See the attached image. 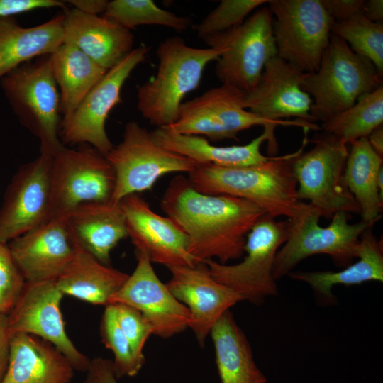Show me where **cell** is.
<instances>
[{
	"instance_id": "cell-1",
	"label": "cell",
	"mask_w": 383,
	"mask_h": 383,
	"mask_svg": "<svg viewBox=\"0 0 383 383\" xmlns=\"http://www.w3.org/2000/svg\"><path fill=\"white\" fill-rule=\"evenodd\" d=\"M160 206L187 235L189 252L199 262L216 259L226 264L240 258L248 233L266 214L243 199L201 193L182 174L170 182Z\"/></svg>"
},
{
	"instance_id": "cell-2",
	"label": "cell",
	"mask_w": 383,
	"mask_h": 383,
	"mask_svg": "<svg viewBox=\"0 0 383 383\" xmlns=\"http://www.w3.org/2000/svg\"><path fill=\"white\" fill-rule=\"evenodd\" d=\"M307 132L301 147L294 152L273 156L265 162L248 166L201 165L189 173L188 178L201 193L243 199L274 218L284 216L292 219L306 204L298 196L292 165L307 143Z\"/></svg>"
},
{
	"instance_id": "cell-3",
	"label": "cell",
	"mask_w": 383,
	"mask_h": 383,
	"mask_svg": "<svg viewBox=\"0 0 383 383\" xmlns=\"http://www.w3.org/2000/svg\"><path fill=\"white\" fill-rule=\"evenodd\" d=\"M220 53L211 48L191 47L179 36L161 42L155 75L138 88L137 108L143 117L157 127L174 123L183 99L199 87L206 67Z\"/></svg>"
},
{
	"instance_id": "cell-4",
	"label": "cell",
	"mask_w": 383,
	"mask_h": 383,
	"mask_svg": "<svg viewBox=\"0 0 383 383\" xmlns=\"http://www.w3.org/2000/svg\"><path fill=\"white\" fill-rule=\"evenodd\" d=\"M382 77L370 61L332 34L318 70L305 73L301 87L313 100L314 120L324 122L382 85Z\"/></svg>"
},
{
	"instance_id": "cell-5",
	"label": "cell",
	"mask_w": 383,
	"mask_h": 383,
	"mask_svg": "<svg viewBox=\"0 0 383 383\" xmlns=\"http://www.w3.org/2000/svg\"><path fill=\"white\" fill-rule=\"evenodd\" d=\"M0 84L19 123L38 138L40 153L53 156L65 146L59 135L60 92L49 55L12 70Z\"/></svg>"
},
{
	"instance_id": "cell-6",
	"label": "cell",
	"mask_w": 383,
	"mask_h": 383,
	"mask_svg": "<svg viewBox=\"0 0 383 383\" xmlns=\"http://www.w3.org/2000/svg\"><path fill=\"white\" fill-rule=\"evenodd\" d=\"M321 216L309 204L289 223L288 235L277 252L273 276L279 280L287 276L305 258L318 254L331 257L338 267H345L357 257L360 238L370 224L349 222V213L338 212L326 227L319 224Z\"/></svg>"
},
{
	"instance_id": "cell-7",
	"label": "cell",
	"mask_w": 383,
	"mask_h": 383,
	"mask_svg": "<svg viewBox=\"0 0 383 383\" xmlns=\"http://www.w3.org/2000/svg\"><path fill=\"white\" fill-rule=\"evenodd\" d=\"M288 227L287 220L277 221L265 214L246 236L244 259L234 265L205 260L209 274L243 301L262 305L266 298L278 294L273 267L277 252L287 240Z\"/></svg>"
},
{
	"instance_id": "cell-8",
	"label": "cell",
	"mask_w": 383,
	"mask_h": 383,
	"mask_svg": "<svg viewBox=\"0 0 383 383\" xmlns=\"http://www.w3.org/2000/svg\"><path fill=\"white\" fill-rule=\"evenodd\" d=\"M202 40L221 52L215 68L218 79L245 93L256 85L266 63L277 55L272 14L267 7L241 24Z\"/></svg>"
},
{
	"instance_id": "cell-9",
	"label": "cell",
	"mask_w": 383,
	"mask_h": 383,
	"mask_svg": "<svg viewBox=\"0 0 383 383\" xmlns=\"http://www.w3.org/2000/svg\"><path fill=\"white\" fill-rule=\"evenodd\" d=\"M314 146L292 161L299 199L307 200L321 217L331 218L338 212L360 213L343 180L348 155L347 144L326 133L312 140Z\"/></svg>"
},
{
	"instance_id": "cell-10",
	"label": "cell",
	"mask_w": 383,
	"mask_h": 383,
	"mask_svg": "<svg viewBox=\"0 0 383 383\" xmlns=\"http://www.w3.org/2000/svg\"><path fill=\"white\" fill-rule=\"evenodd\" d=\"M245 93L227 84L213 87L186 102L179 109L172 130L182 134L205 135L213 141L231 139L239 141L238 134L255 126H262L269 136L267 151L277 154L278 144L274 135L277 126L246 109Z\"/></svg>"
},
{
	"instance_id": "cell-11",
	"label": "cell",
	"mask_w": 383,
	"mask_h": 383,
	"mask_svg": "<svg viewBox=\"0 0 383 383\" xmlns=\"http://www.w3.org/2000/svg\"><path fill=\"white\" fill-rule=\"evenodd\" d=\"M116 176L111 201L151 190L162 176L192 172L199 165L157 144L151 132L136 121L126 123L121 143L106 155Z\"/></svg>"
},
{
	"instance_id": "cell-12",
	"label": "cell",
	"mask_w": 383,
	"mask_h": 383,
	"mask_svg": "<svg viewBox=\"0 0 383 383\" xmlns=\"http://www.w3.org/2000/svg\"><path fill=\"white\" fill-rule=\"evenodd\" d=\"M115 184L106 155L87 144L64 146L52 156L49 220L82 204L111 201Z\"/></svg>"
},
{
	"instance_id": "cell-13",
	"label": "cell",
	"mask_w": 383,
	"mask_h": 383,
	"mask_svg": "<svg viewBox=\"0 0 383 383\" xmlns=\"http://www.w3.org/2000/svg\"><path fill=\"white\" fill-rule=\"evenodd\" d=\"M279 57L306 73L316 72L328 47L333 19L321 0H271Z\"/></svg>"
},
{
	"instance_id": "cell-14",
	"label": "cell",
	"mask_w": 383,
	"mask_h": 383,
	"mask_svg": "<svg viewBox=\"0 0 383 383\" xmlns=\"http://www.w3.org/2000/svg\"><path fill=\"white\" fill-rule=\"evenodd\" d=\"M149 48L142 44L133 48L91 88L74 112L61 119L62 143L87 144L106 155L113 145L106 131L113 108L121 101V89L133 70L145 59Z\"/></svg>"
},
{
	"instance_id": "cell-15",
	"label": "cell",
	"mask_w": 383,
	"mask_h": 383,
	"mask_svg": "<svg viewBox=\"0 0 383 383\" xmlns=\"http://www.w3.org/2000/svg\"><path fill=\"white\" fill-rule=\"evenodd\" d=\"M305 73L278 56L271 58L256 85L245 93V108L277 126L318 130L311 114L313 100L301 87Z\"/></svg>"
},
{
	"instance_id": "cell-16",
	"label": "cell",
	"mask_w": 383,
	"mask_h": 383,
	"mask_svg": "<svg viewBox=\"0 0 383 383\" xmlns=\"http://www.w3.org/2000/svg\"><path fill=\"white\" fill-rule=\"evenodd\" d=\"M63 294L55 281L28 282L7 314L11 335L23 333L52 343L71 362L75 370H87L90 359L79 351L66 332L60 305Z\"/></svg>"
},
{
	"instance_id": "cell-17",
	"label": "cell",
	"mask_w": 383,
	"mask_h": 383,
	"mask_svg": "<svg viewBox=\"0 0 383 383\" xmlns=\"http://www.w3.org/2000/svg\"><path fill=\"white\" fill-rule=\"evenodd\" d=\"M52 156L40 153L21 165L0 207V240L8 243L49 220Z\"/></svg>"
},
{
	"instance_id": "cell-18",
	"label": "cell",
	"mask_w": 383,
	"mask_h": 383,
	"mask_svg": "<svg viewBox=\"0 0 383 383\" xmlns=\"http://www.w3.org/2000/svg\"><path fill=\"white\" fill-rule=\"evenodd\" d=\"M133 272L111 299L140 311L150 325L152 335L167 338L189 328L190 313L170 292L156 274L149 258L136 252Z\"/></svg>"
},
{
	"instance_id": "cell-19",
	"label": "cell",
	"mask_w": 383,
	"mask_h": 383,
	"mask_svg": "<svg viewBox=\"0 0 383 383\" xmlns=\"http://www.w3.org/2000/svg\"><path fill=\"white\" fill-rule=\"evenodd\" d=\"M120 202L128 237L136 252L167 268L199 263L189 252L185 233L170 218L155 213L139 194L128 195Z\"/></svg>"
},
{
	"instance_id": "cell-20",
	"label": "cell",
	"mask_w": 383,
	"mask_h": 383,
	"mask_svg": "<svg viewBox=\"0 0 383 383\" xmlns=\"http://www.w3.org/2000/svg\"><path fill=\"white\" fill-rule=\"evenodd\" d=\"M172 274L165 284L172 294L189 309L190 328L201 346L222 315L243 299L209 274L205 262L196 266L168 268Z\"/></svg>"
},
{
	"instance_id": "cell-21",
	"label": "cell",
	"mask_w": 383,
	"mask_h": 383,
	"mask_svg": "<svg viewBox=\"0 0 383 383\" xmlns=\"http://www.w3.org/2000/svg\"><path fill=\"white\" fill-rule=\"evenodd\" d=\"M7 244L28 282L56 281L75 253L62 217L50 219Z\"/></svg>"
},
{
	"instance_id": "cell-22",
	"label": "cell",
	"mask_w": 383,
	"mask_h": 383,
	"mask_svg": "<svg viewBox=\"0 0 383 383\" xmlns=\"http://www.w3.org/2000/svg\"><path fill=\"white\" fill-rule=\"evenodd\" d=\"M62 218L73 243L106 265L112 250L128 237L121 202L82 204Z\"/></svg>"
},
{
	"instance_id": "cell-23",
	"label": "cell",
	"mask_w": 383,
	"mask_h": 383,
	"mask_svg": "<svg viewBox=\"0 0 383 383\" xmlns=\"http://www.w3.org/2000/svg\"><path fill=\"white\" fill-rule=\"evenodd\" d=\"M64 42L74 45L102 67L109 70L133 48L130 30L98 15L74 8L63 13Z\"/></svg>"
},
{
	"instance_id": "cell-24",
	"label": "cell",
	"mask_w": 383,
	"mask_h": 383,
	"mask_svg": "<svg viewBox=\"0 0 383 383\" xmlns=\"http://www.w3.org/2000/svg\"><path fill=\"white\" fill-rule=\"evenodd\" d=\"M74 369L52 343L18 333L10 337V359L1 383H70Z\"/></svg>"
},
{
	"instance_id": "cell-25",
	"label": "cell",
	"mask_w": 383,
	"mask_h": 383,
	"mask_svg": "<svg viewBox=\"0 0 383 383\" xmlns=\"http://www.w3.org/2000/svg\"><path fill=\"white\" fill-rule=\"evenodd\" d=\"M155 141L165 148L184 156L199 165L243 167L260 164L272 157L262 154L260 148L269 136L265 131L243 145L216 146L199 135L179 133L168 126L151 131Z\"/></svg>"
},
{
	"instance_id": "cell-26",
	"label": "cell",
	"mask_w": 383,
	"mask_h": 383,
	"mask_svg": "<svg viewBox=\"0 0 383 383\" xmlns=\"http://www.w3.org/2000/svg\"><path fill=\"white\" fill-rule=\"evenodd\" d=\"M371 228L360 236L356 262L338 272L296 271L287 276L308 284L317 299L329 305L336 301L332 292L334 286L357 285L370 281L383 282V243L373 234Z\"/></svg>"
},
{
	"instance_id": "cell-27",
	"label": "cell",
	"mask_w": 383,
	"mask_h": 383,
	"mask_svg": "<svg viewBox=\"0 0 383 383\" xmlns=\"http://www.w3.org/2000/svg\"><path fill=\"white\" fill-rule=\"evenodd\" d=\"M63 14L24 28L12 17L0 18V79L35 57L50 55L64 43Z\"/></svg>"
},
{
	"instance_id": "cell-28",
	"label": "cell",
	"mask_w": 383,
	"mask_h": 383,
	"mask_svg": "<svg viewBox=\"0 0 383 383\" xmlns=\"http://www.w3.org/2000/svg\"><path fill=\"white\" fill-rule=\"evenodd\" d=\"M74 245L73 258L55 281L57 289L63 295L94 305H109L111 297L123 287L129 274L101 263Z\"/></svg>"
},
{
	"instance_id": "cell-29",
	"label": "cell",
	"mask_w": 383,
	"mask_h": 383,
	"mask_svg": "<svg viewBox=\"0 0 383 383\" xmlns=\"http://www.w3.org/2000/svg\"><path fill=\"white\" fill-rule=\"evenodd\" d=\"M221 383H267L257 367L251 346L230 310L210 332Z\"/></svg>"
},
{
	"instance_id": "cell-30",
	"label": "cell",
	"mask_w": 383,
	"mask_h": 383,
	"mask_svg": "<svg viewBox=\"0 0 383 383\" xmlns=\"http://www.w3.org/2000/svg\"><path fill=\"white\" fill-rule=\"evenodd\" d=\"M52 76L57 85L62 119L70 116L108 70L76 46L63 43L49 55Z\"/></svg>"
},
{
	"instance_id": "cell-31",
	"label": "cell",
	"mask_w": 383,
	"mask_h": 383,
	"mask_svg": "<svg viewBox=\"0 0 383 383\" xmlns=\"http://www.w3.org/2000/svg\"><path fill=\"white\" fill-rule=\"evenodd\" d=\"M350 144L343 183L360 208L362 221L373 226L382 217L383 198L377 181L383 169V157L372 149L367 138H359Z\"/></svg>"
},
{
	"instance_id": "cell-32",
	"label": "cell",
	"mask_w": 383,
	"mask_h": 383,
	"mask_svg": "<svg viewBox=\"0 0 383 383\" xmlns=\"http://www.w3.org/2000/svg\"><path fill=\"white\" fill-rule=\"evenodd\" d=\"M383 123V86L361 96L355 104L323 122L322 128L345 143L368 135Z\"/></svg>"
},
{
	"instance_id": "cell-33",
	"label": "cell",
	"mask_w": 383,
	"mask_h": 383,
	"mask_svg": "<svg viewBox=\"0 0 383 383\" xmlns=\"http://www.w3.org/2000/svg\"><path fill=\"white\" fill-rule=\"evenodd\" d=\"M103 17L130 30L139 26L156 25L182 33L192 25L190 18L161 9L152 0L109 1Z\"/></svg>"
},
{
	"instance_id": "cell-34",
	"label": "cell",
	"mask_w": 383,
	"mask_h": 383,
	"mask_svg": "<svg viewBox=\"0 0 383 383\" xmlns=\"http://www.w3.org/2000/svg\"><path fill=\"white\" fill-rule=\"evenodd\" d=\"M331 33L343 39L357 55L370 61L383 74V26L360 13L350 19L333 22Z\"/></svg>"
},
{
	"instance_id": "cell-35",
	"label": "cell",
	"mask_w": 383,
	"mask_h": 383,
	"mask_svg": "<svg viewBox=\"0 0 383 383\" xmlns=\"http://www.w3.org/2000/svg\"><path fill=\"white\" fill-rule=\"evenodd\" d=\"M99 331L104 346L113 353V364L117 379L138 374L144 364L134 355L128 340L118 323L112 304L105 306Z\"/></svg>"
},
{
	"instance_id": "cell-36",
	"label": "cell",
	"mask_w": 383,
	"mask_h": 383,
	"mask_svg": "<svg viewBox=\"0 0 383 383\" xmlns=\"http://www.w3.org/2000/svg\"><path fill=\"white\" fill-rule=\"evenodd\" d=\"M266 0H223L198 24L194 26L198 38L220 33L244 22L254 9L267 3Z\"/></svg>"
},
{
	"instance_id": "cell-37",
	"label": "cell",
	"mask_w": 383,
	"mask_h": 383,
	"mask_svg": "<svg viewBox=\"0 0 383 383\" xmlns=\"http://www.w3.org/2000/svg\"><path fill=\"white\" fill-rule=\"evenodd\" d=\"M25 283L8 244L0 240V314L10 312Z\"/></svg>"
},
{
	"instance_id": "cell-38",
	"label": "cell",
	"mask_w": 383,
	"mask_h": 383,
	"mask_svg": "<svg viewBox=\"0 0 383 383\" xmlns=\"http://www.w3.org/2000/svg\"><path fill=\"white\" fill-rule=\"evenodd\" d=\"M115 308L118 323L128 340L137 359L145 363L144 345L150 335L152 329L137 309L121 303L112 304Z\"/></svg>"
},
{
	"instance_id": "cell-39",
	"label": "cell",
	"mask_w": 383,
	"mask_h": 383,
	"mask_svg": "<svg viewBox=\"0 0 383 383\" xmlns=\"http://www.w3.org/2000/svg\"><path fill=\"white\" fill-rule=\"evenodd\" d=\"M65 4L59 0H0V18L12 17L40 9H65Z\"/></svg>"
},
{
	"instance_id": "cell-40",
	"label": "cell",
	"mask_w": 383,
	"mask_h": 383,
	"mask_svg": "<svg viewBox=\"0 0 383 383\" xmlns=\"http://www.w3.org/2000/svg\"><path fill=\"white\" fill-rule=\"evenodd\" d=\"M365 1L363 0H321L326 11L333 22L345 21L362 13Z\"/></svg>"
},
{
	"instance_id": "cell-41",
	"label": "cell",
	"mask_w": 383,
	"mask_h": 383,
	"mask_svg": "<svg viewBox=\"0 0 383 383\" xmlns=\"http://www.w3.org/2000/svg\"><path fill=\"white\" fill-rule=\"evenodd\" d=\"M84 383H118L113 361L102 357L90 360Z\"/></svg>"
},
{
	"instance_id": "cell-42",
	"label": "cell",
	"mask_w": 383,
	"mask_h": 383,
	"mask_svg": "<svg viewBox=\"0 0 383 383\" xmlns=\"http://www.w3.org/2000/svg\"><path fill=\"white\" fill-rule=\"evenodd\" d=\"M10 359V335L7 315L0 314V383L3 381Z\"/></svg>"
},
{
	"instance_id": "cell-43",
	"label": "cell",
	"mask_w": 383,
	"mask_h": 383,
	"mask_svg": "<svg viewBox=\"0 0 383 383\" xmlns=\"http://www.w3.org/2000/svg\"><path fill=\"white\" fill-rule=\"evenodd\" d=\"M109 1L106 0H71L66 1L73 8L87 14L98 15L104 13Z\"/></svg>"
},
{
	"instance_id": "cell-44",
	"label": "cell",
	"mask_w": 383,
	"mask_h": 383,
	"mask_svg": "<svg viewBox=\"0 0 383 383\" xmlns=\"http://www.w3.org/2000/svg\"><path fill=\"white\" fill-rule=\"evenodd\" d=\"M362 14L370 21L379 23L383 19V1L369 0L365 1Z\"/></svg>"
},
{
	"instance_id": "cell-45",
	"label": "cell",
	"mask_w": 383,
	"mask_h": 383,
	"mask_svg": "<svg viewBox=\"0 0 383 383\" xmlns=\"http://www.w3.org/2000/svg\"><path fill=\"white\" fill-rule=\"evenodd\" d=\"M372 149L383 157V126L376 128L367 137Z\"/></svg>"
}]
</instances>
